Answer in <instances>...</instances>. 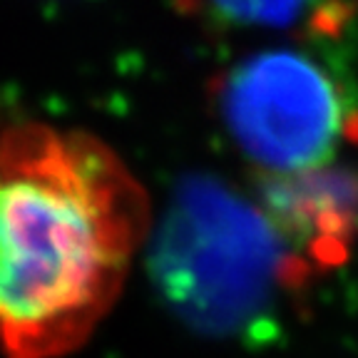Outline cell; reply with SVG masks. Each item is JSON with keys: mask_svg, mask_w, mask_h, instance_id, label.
<instances>
[{"mask_svg": "<svg viewBox=\"0 0 358 358\" xmlns=\"http://www.w3.org/2000/svg\"><path fill=\"white\" fill-rule=\"evenodd\" d=\"M150 229L140 182L105 142L25 122L0 132V346L60 358L117 301Z\"/></svg>", "mask_w": 358, "mask_h": 358, "instance_id": "obj_1", "label": "cell"}, {"mask_svg": "<svg viewBox=\"0 0 358 358\" xmlns=\"http://www.w3.org/2000/svg\"><path fill=\"white\" fill-rule=\"evenodd\" d=\"M313 274L264 204L214 179L179 187L152 246L162 299L212 336H259Z\"/></svg>", "mask_w": 358, "mask_h": 358, "instance_id": "obj_2", "label": "cell"}, {"mask_svg": "<svg viewBox=\"0 0 358 358\" xmlns=\"http://www.w3.org/2000/svg\"><path fill=\"white\" fill-rule=\"evenodd\" d=\"M324 45L262 48L214 83L222 127L264 177L326 167L343 140H358L356 92Z\"/></svg>", "mask_w": 358, "mask_h": 358, "instance_id": "obj_3", "label": "cell"}, {"mask_svg": "<svg viewBox=\"0 0 358 358\" xmlns=\"http://www.w3.org/2000/svg\"><path fill=\"white\" fill-rule=\"evenodd\" d=\"M262 204L316 271L343 262L358 239V174L348 169L266 177Z\"/></svg>", "mask_w": 358, "mask_h": 358, "instance_id": "obj_4", "label": "cell"}, {"mask_svg": "<svg viewBox=\"0 0 358 358\" xmlns=\"http://www.w3.org/2000/svg\"><path fill=\"white\" fill-rule=\"evenodd\" d=\"M179 8L217 28L338 43L356 17L358 0H179Z\"/></svg>", "mask_w": 358, "mask_h": 358, "instance_id": "obj_5", "label": "cell"}]
</instances>
